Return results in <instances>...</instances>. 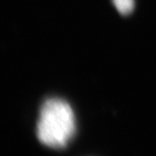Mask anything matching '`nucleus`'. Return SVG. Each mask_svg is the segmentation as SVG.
<instances>
[{"label": "nucleus", "instance_id": "f03ea898", "mask_svg": "<svg viewBox=\"0 0 156 156\" xmlns=\"http://www.w3.org/2000/svg\"><path fill=\"white\" fill-rule=\"evenodd\" d=\"M115 6L121 14L127 15L134 8V0H113Z\"/></svg>", "mask_w": 156, "mask_h": 156}, {"label": "nucleus", "instance_id": "f257e3e1", "mask_svg": "<svg viewBox=\"0 0 156 156\" xmlns=\"http://www.w3.org/2000/svg\"><path fill=\"white\" fill-rule=\"evenodd\" d=\"M75 133V120L68 102L60 98L44 101L37 125V136L41 143L54 149L64 148Z\"/></svg>", "mask_w": 156, "mask_h": 156}]
</instances>
